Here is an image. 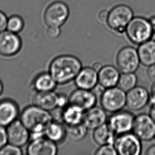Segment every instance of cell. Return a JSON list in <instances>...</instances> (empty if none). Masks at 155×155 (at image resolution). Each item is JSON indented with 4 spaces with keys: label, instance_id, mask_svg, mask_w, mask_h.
Here are the masks:
<instances>
[{
    "label": "cell",
    "instance_id": "obj_13",
    "mask_svg": "<svg viewBox=\"0 0 155 155\" xmlns=\"http://www.w3.org/2000/svg\"><path fill=\"white\" fill-rule=\"evenodd\" d=\"M8 141L10 144L23 147L30 139V132L20 120H15L6 129Z\"/></svg>",
    "mask_w": 155,
    "mask_h": 155
},
{
    "label": "cell",
    "instance_id": "obj_42",
    "mask_svg": "<svg viewBox=\"0 0 155 155\" xmlns=\"http://www.w3.org/2000/svg\"><path fill=\"white\" fill-rule=\"evenodd\" d=\"M102 65L101 64V63H95L94 65H93V68H94V69H95L96 71H97V72L100 70L101 68L102 67Z\"/></svg>",
    "mask_w": 155,
    "mask_h": 155
},
{
    "label": "cell",
    "instance_id": "obj_37",
    "mask_svg": "<svg viewBox=\"0 0 155 155\" xmlns=\"http://www.w3.org/2000/svg\"><path fill=\"white\" fill-rule=\"evenodd\" d=\"M109 15V12L107 10H102L98 14V19L102 23L107 22Z\"/></svg>",
    "mask_w": 155,
    "mask_h": 155
},
{
    "label": "cell",
    "instance_id": "obj_28",
    "mask_svg": "<svg viewBox=\"0 0 155 155\" xmlns=\"http://www.w3.org/2000/svg\"><path fill=\"white\" fill-rule=\"evenodd\" d=\"M23 27L24 21L19 15H13L8 18L6 29L8 31L18 34L22 30Z\"/></svg>",
    "mask_w": 155,
    "mask_h": 155
},
{
    "label": "cell",
    "instance_id": "obj_2",
    "mask_svg": "<svg viewBox=\"0 0 155 155\" xmlns=\"http://www.w3.org/2000/svg\"><path fill=\"white\" fill-rule=\"evenodd\" d=\"M82 68V63L76 57L64 54L52 60L49 73L57 84H65L75 80Z\"/></svg>",
    "mask_w": 155,
    "mask_h": 155
},
{
    "label": "cell",
    "instance_id": "obj_14",
    "mask_svg": "<svg viewBox=\"0 0 155 155\" xmlns=\"http://www.w3.org/2000/svg\"><path fill=\"white\" fill-rule=\"evenodd\" d=\"M69 102V104L75 105L86 111L95 106L97 95L92 90L78 88L70 95Z\"/></svg>",
    "mask_w": 155,
    "mask_h": 155
},
{
    "label": "cell",
    "instance_id": "obj_22",
    "mask_svg": "<svg viewBox=\"0 0 155 155\" xmlns=\"http://www.w3.org/2000/svg\"><path fill=\"white\" fill-rule=\"evenodd\" d=\"M137 51L142 65L149 67L155 64V40L151 39L139 45Z\"/></svg>",
    "mask_w": 155,
    "mask_h": 155
},
{
    "label": "cell",
    "instance_id": "obj_1",
    "mask_svg": "<svg viewBox=\"0 0 155 155\" xmlns=\"http://www.w3.org/2000/svg\"><path fill=\"white\" fill-rule=\"evenodd\" d=\"M20 120L29 131L31 140L45 137V131L52 121L49 111L34 104L23 110Z\"/></svg>",
    "mask_w": 155,
    "mask_h": 155
},
{
    "label": "cell",
    "instance_id": "obj_11",
    "mask_svg": "<svg viewBox=\"0 0 155 155\" xmlns=\"http://www.w3.org/2000/svg\"><path fill=\"white\" fill-rule=\"evenodd\" d=\"M150 97L147 88L136 86L126 93V106L132 111H140L149 104Z\"/></svg>",
    "mask_w": 155,
    "mask_h": 155
},
{
    "label": "cell",
    "instance_id": "obj_9",
    "mask_svg": "<svg viewBox=\"0 0 155 155\" xmlns=\"http://www.w3.org/2000/svg\"><path fill=\"white\" fill-rule=\"evenodd\" d=\"M69 15V8L67 4L61 1H56L47 8L44 18L48 27H61L66 21Z\"/></svg>",
    "mask_w": 155,
    "mask_h": 155
},
{
    "label": "cell",
    "instance_id": "obj_16",
    "mask_svg": "<svg viewBox=\"0 0 155 155\" xmlns=\"http://www.w3.org/2000/svg\"><path fill=\"white\" fill-rule=\"evenodd\" d=\"M78 88L92 90L98 84V72L92 67L82 68L75 78Z\"/></svg>",
    "mask_w": 155,
    "mask_h": 155
},
{
    "label": "cell",
    "instance_id": "obj_39",
    "mask_svg": "<svg viewBox=\"0 0 155 155\" xmlns=\"http://www.w3.org/2000/svg\"><path fill=\"white\" fill-rule=\"evenodd\" d=\"M149 114L155 121V103L150 104Z\"/></svg>",
    "mask_w": 155,
    "mask_h": 155
},
{
    "label": "cell",
    "instance_id": "obj_27",
    "mask_svg": "<svg viewBox=\"0 0 155 155\" xmlns=\"http://www.w3.org/2000/svg\"><path fill=\"white\" fill-rule=\"evenodd\" d=\"M66 129L67 137L74 141L82 140L86 136L88 130L83 123L75 126H66Z\"/></svg>",
    "mask_w": 155,
    "mask_h": 155
},
{
    "label": "cell",
    "instance_id": "obj_6",
    "mask_svg": "<svg viewBox=\"0 0 155 155\" xmlns=\"http://www.w3.org/2000/svg\"><path fill=\"white\" fill-rule=\"evenodd\" d=\"M117 68L122 73H134L140 64L137 49L132 46L124 47L116 57Z\"/></svg>",
    "mask_w": 155,
    "mask_h": 155
},
{
    "label": "cell",
    "instance_id": "obj_20",
    "mask_svg": "<svg viewBox=\"0 0 155 155\" xmlns=\"http://www.w3.org/2000/svg\"><path fill=\"white\" fill-rule=\"evenodd\" d=\"M58 94L54 91L44 92H36L32 102L36 105L47 111H50L58 106Z\"/></svg>",
    "mask_w": 155,
    "mask_h": 155
},
{
    "label": "cell",
    "instance_id": "obj_21",
    "mask_svg": "<svg viewBox=\"0 0 155 155\" xmlns=\"http://www.w3.org/2000/svg\"><path fill=\"white\" fill-rule=\"evenodd\" d=\"M117 137V134L111 129L107 122L94 130L93 134V138L95 143L100 146L114 145Z\"/></svg>",
    "mask_w": 155,
    "mask_h": 155
},
{
    "label": "cell",
    "instance_id": "obj_19",
    "mask_svg": "<svg viewBox=\"0 0 155 155\" xmlns=\"http://www.w3.org/2000/svg\"><path fill=\"white\" fill-rule=\"evenodd\" d=\"M19 109L17 103L11 100L0 101V126H8L17 120Z\"/></svg>",
    "mask_w": 155,
    "mask_h": 155
},
{
    "label": "cell",
    "instance_id": "obj_40",
    "mask_svg": "<svg viewBox=\"0 0 155 155\" xmlns=\"http://www.w3.org/2000/svg\"><path fill=\"white\" fill-rule=\"evenodd\" d=\"M146 155H155V145L149 147L145 153Z\"/></svg>",
    "mask_w": 155,
    "mask_h": 155
},
{
    "label": "cell",
    "instance_id": "obj_36",
    "mask_svg": "<svg viewBox=\"0 0 155 155\" xmlns=\"http://www.w3.org/2000/svg\"><path fill=\"white\" fill-rule=\"evenodd\" d=\"M147 75L149 80L152 82H155V64L148 67L147 71Z\"/></svg>",
    "mask_w": 155,
    "mask_h": 155
},
{
    "label": "cell",
    "instance_id": "obj_33",
    "mask_svg": "<svg viewBox=\"0 0 155 155\" xmlns=\"http://www.w3.org/2000/svg\"><path fill=\"white\" fill-rule=\"evenodd\" d=\"M8 141L6 130L5 129L4 127L0 126V149L6 145Z\"/></svg>",
    "mask_w": 155,
    "mask_h": 155
},
{
    "label": "cell",
    "instance_id": "obj_7",
    "mask_svg": "<svg viewBox=\"0 0 155 155\" xmlns=\"http://www.w3.org/2000/svg\"><path fill=\"white\" fill-rule=\"evenodd\" d=\"M114 145L117 155H139L143 149L141 140L131 132L118 135Z\"/></svg>",
    "mask_w": 155,
    "mask_h": 155
},
{
    "label": "cell",
    "instance_id": "obj_10",
    "mask_svg": "<svg viewBox=\"0 0 155 155\" xmlns=\"http://www.w3.org/2000/svg\"><path fill=\"white\" fill-rule=\"evenodd\" d=\"M134 116L129 111H118L113 113L107 119V124L117 136L131 132L134 126Z\"/></svg>",
    "mask_w": 155,
    "mask_h": 155
},
{
    "label": "cell",
    "instance_id": "obj_8",
    "mask_svg": "<svg viewBox=\"0 0 155 155\" xmlns=\"http://www.w3.org/2000/svg\"><path fill=\"white\" fill-rule=\"evenodd\" d=\"M132 132L141 141L152 140L155 137V121L149 114H139L134 117Z\"/></svg>",
    "mask_w": 155,
    "mask_h": 155
},
{
    "label": "cell",
    "instance_id": "obj_3",
    "mask_svg": "<svg viewBox=\"0 0 155 155\" xmlns=\"http://www.w3.org/2000/svg\"><path fill=\"white\" fill-rule=\"evenodd\" d=\"M125 32L130 41L137 45L151 39L154 35L149 19L143 17H134L127 26Z\"/></svg>",
    "mask_w": 155,
    "mask_h": 155
},
{
    "label": "cell",
    "instance_id": "obj_29",
    "mask_svg": "<svg viewBox=\"0 0 155 155\" xmlns=\"http://www.w3.org/2000/svg\"><path fill=\"white\" fill-rule=\"evenodd\" d=\"M22 152L20 147L12 144L5 145L0 149V155H21Z\"/></svg>",
    "mask_w": 155,
    "mask_h": 155
},
{
    "label": "cell",
    "instance_id": "obj_23",
    "mask_svg": "<svg viewBox=\"0 0 155 155\" xmlns=\"http://www.w3.org/2000/svg\"><path fill=\"white\" fill-rule=\"evenodd\" d=\"M64 125L63 123L52 121L45 131V137L56 144L63 143L67 137L66 126Z\"/></svg>",
    "mask_w": 155,
    "mask_h": 155
},
{
    "label": "cell",
    "instance_id": "obj_18",
    "mask_svg": "<svg viewBox=\"0 0 155 155\" xmlns=\"http://www.w3.org/2000/svg\"><path fill=\"white\" fill-rule=\"evenodd\" d=\"M120 71L118 68L112 65L102 66L98 71V84L104 89L117 86Z\"/></svg>",
    "mask_w": 155,
    "mask_h": 155
},
{
    "label": "cell",
    "instance_id": "obj_5",
    "mask_svg": "<svg viewBox=\"0 0 155 155\" xmlns=\"http://www.w3.org/2000/svg\"><path fill=\"white\" fill-rule=\"evenodd\" d=\"M101 105L106 112L115 113L126 105V92L118 86L106 88L101 96Z\"/></svg>",
    "mask_w": 155,
    "mask_h": 155
},
{
    "label": "cell",
    "instance_id": "obj_24",
    "mask_svg": "<svg viewBox=\"0 0 155 155\" xmlns=\"http://www.w3.org/2000/svg\"><path fill=\"white\" fill-rule=\"evenodd\" d=\"M85 111L75 105L69 104L63 111V122L66 126H72L82 124Z\"/></svg>",
    "mask_w": 155,
    "mask_h": 155
},
{
    "label": "cell",
    "instance_id": "obj_38",
    "mask_svg": "<svg viewBox=\"0 0 155 155\" xmlns=\"http://www.w3.org/2000/svg\"><path fill=\"white\" fill-rule=\"evenodd\" d=\"M150 97L149 101V104L155 103V82H153L150 90Z\"/></svg>",
    "mask_w": 155,
    "mask_h": 155
},
{
    "label": "cell",
    "instance_id": "obj_35",
    "mask_svg": "<svg viewBox=\"0 0 155 155\" xmlns=\"http://www.w3.org/2000/svg\"><path fill=\"white\" fill-rule=\"evenodd\" d=\"M8 18L4 13L0 11V32L6 29Z\"/></svg>",
    "mask_w": 155,
    "mask_h": 155
},
{
    "label": "cell",
    "instance_id": "obj_15",
    "mask_svg": "<svg viewBox=\"0 0 155 155\" xmlns=\"http://www.w3.org/2000/svg\"><path fill=\"white\" fill-rule=\"evenodd\" d=\"M57 153L56 143L46 137L31 140L27 148L29 155H56Z\"/></svg>",
    "mask_w": 155,
    "mask_h": 155
},
{
    "label": "cell",
    "instance_id": "obj_25",
    "mask_svg": "<svg viewBox=\"0 0 155 155\" xmlns=\"http://www.w3.org/2000/svg\"><path fill=\"white\" fill-rule=\"evenodd\" d=\"M57 83L49 73L39 74L35 78L32 83V87L36 92H44L54 91Z\"/></svg>",
    "mask_w": 155,
    "mask_h": 155
},
{
    "label": "cell",
    "instance_id": "obj_34",
    "mask_svg": "<svg viewBox=\"0 0 155 155\" xmlns=\"http://www.w3.org/2000/svg\"><path fill=\"white\" fill-rule=\"evenodd\" d=\"M69 104V97H67L66 95L63 94H58L57 107L64 109L65 107H67Z\"/></svg>",
    "mask_w": 155,
    "mask_h": 155
},
{
    "label": "cell",
    "instance_id": "obj_12",
    "mask_svg": "<svg viewBox=\"0 0 155 155\" xmlns=\"http://www.w3.org/2000/svg\"><path fill=\"white\" fill-rule=\"evenodd\" d=\"M22 41L17 34L8 30L0 32V55L11 57L21 50Z\"/></svg>",
    "mask_w": 155,
    "mask_h": 155
},
{
    "label": "cell",
    "instance_id": "obj_41",
    "mask_svg": "<svg viewBox=\"0 0 155 155\" xmlns=\"http://www.w3.org/2000/svg\"><path fill=\"white\" fill-rule=\"evenodd\" d=\"M149 21L153 32L155 34V15L150 17L149 19Z\"/></svg>",
    "mask_w": 155,
    "mask_h": 155
},
{
    "label": "cell",
    "instance_id": "obj_4",
    "mask_svg": "<svg viewBox=\"0 0 155 155\" xmlns=\"http://www.w3.org/2000/svg\"><path fill=\"white\" fill-rule=\"evenodd\" d=\"M134 17V11L130 6L120 4L113 7L109 12L107 23L114 31L123 34L126 31L128 23Z\"/></svg>",
    "mask_w": 155,
    "mask_h": 155
},
{
    "label": "cell",
    "instance_id": "obj_44",
    "mask_svg": "<svg viewBox=\"0 0 155 155\" xmlns=\"http://www.w3.org/2000/svg\"><path fill=\"white\" fill-rule=\"evenodd\" d=\"M154 140H155V138H154Z\"/></svg>",
    "mask_w": 155,
    "mask_h": 155
},
{
    "label": "cell",
    "instance_id": "obj_17",
    "mask_svg": "<svg viewBox=\"0 0 155 155\" xmlns=\"http://www.w3.org/2000/svg\"><path fill=\"white\" fill-rule=\"evenodd\" d=\"M107 121L106 111L102 107H95L85 111L83 124L88 130H94Z\"/></svg>",
    "mask_w": 155,
    "mask_h": 155
},
{
    "label": "cell",
    "instance_id": "obj_43",
    "mask_svg": "<svg viewBox=\"0 0 155 155\" xmlns=\"http://www.w3.org/2000/svg\"><path fill=\"white\" fill-rule=\"evenodd\" d=\"M3 84H2L1 81H0V95L2 94V92H3Z\"/></svg>",
    "mask_w": 155,
    "mask_h": 155
},
{
    "label": "cell",
    "instance_id": "obj_32",
    "mask_svg": "<svg viewBox=\"0 0 155 155\" xmlns=\"http://www.w3.org/2000/svg\"><path fill=\"white\" fill-rule=\"evenodd\" d=\"M61 31L60 27H48L46 31V34L49 38L51 39H56L58 38L61 35Z\"/></svg>",
    "mask_w": 155,
    "mask_h": 155
},
{
    "label": "cell",
    "instance_id": "obj_30",
    "mask_svg": "<svg viewBox=\"0 0 155 155\" xmlns=\"http://www.w3.org/2000/svg\"><path fill=\"white\" fill-rule=\"evenodd\" d=\"M95 155H117V152L114 145H106L101 146L97 150Z\"/></svg>",
    "mask_w": 155,
    "mask_h": 155
},
{
    "label": "cell",
    "instance_id": "obj_26",
    "mask_svg": "<svg viewBox=\"0 0 155 155\" xmlns=\"http://www.w3.org/2000/svg\"><path fill=\"white\" fill-rule=\"evenodd\" d=\"M137 83L138 78L134 73H122L120 75L117 86L127 92L136 87Z\"/></svg>",
    "mask_w": 155,
    "mask_h": 155
},
{
    "label": "cell",
    "instance_id": "obj_31",
    "mask_svg": "<svg viewBox=\"0 0 155 155\" xmlns=\"http://www.w3.org/2000/svg\"><path fill=\"white\" fill-rule=\"evenodd\" d=\"M63 111H64V109L59 107H56V108L50 111L51 117H52V121L64 124Z\"/></svg>",
    "mask_w": 155,
    "mask_h": 155
}]
</instances>
